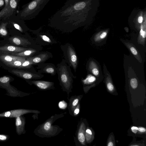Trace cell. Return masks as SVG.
<instances>
[{
	"label": "cell",
	"instance_id": "6da1fadb",
	"mask_svg": "<svg viewBox=\"0 0 146 146\" xmlns=\"http://www.w3.org/2000/svg\"><path fill=\"white\" fill-rule=\"evenodd\" d=\"M86 2L82 0H68L49 19V26L65 33L72 32L85 22Z\"/></svg>",
	"mask_w": 146,
	"mask_h": 146
},
{
	"label": "cell",
	"instance_id": "7a4b0ae2",
	"mask_svg": "<svg viewBox=\"0 0 146 146\" xmlns=\"http://www.w3.org/2000/svg\"><path fill=\"white\" fill-rule=\"evenodd\" d=\"M50 0H32L23 5L17 16L24 20L35 18Z\"/></svg>",
	"mask_w": 146,
	"mask_h": 146
},
{
	"label": "cell",
	"instance_id": "3957f363",
	"mask_svg": "<svg viewBox=\"0 0 146 146\" xmlns=\"http://www.w3.org/2000/svg\"><path fill=\"white\" fill-rule=\"evenodd\" d=\"M70 67L64 59H63L56 67L60 85L64 90L69 92L71 91L73 79L76 78L72 72Z\"/></svg>",
	"mask_w": 146,
	"mask_h": 146
},
{
	"label": "cell",
	"instance_id": "277c9868",
	"mask_svg": "<svg viewBox=\"0 0 146 146\" xmlns=\"http://www.w3.org/2000/svg\"><path fill=\"white\" fill-rule=\"evenodd\" d=\"M61 115H55L52 116L40 125L37 130V135L45 137L53 136L58 134L60 129H59L58 126L52 125V124L54 121L61 117Z\"/></svg>",
	"mask_w": 146,
	"mask_h": 146
},
{
	"label": "cell",
	"instance_id": "5b68a950",
	"mask_svg": "<svg viewBox=\"0 0 146 146\" xmlns=\"http://www.w3.org/2000/svg\"><path fill=\"white\" fill-rule=\"evenodd\" d=\"M60 48L66 63L76 72L78 67V60L74 47L71 44L67 43L61 45Z\"/></svg>",
	"mask_w": 146,
	"mask_h": 146
},
{
	"label": "cell",
	"instance_id": "8992f818",
	"mask_svg": "<svg viewBox=\"0 0 146 146\" xmlns=\"http://www.w3.org/2000/svg\"><path fill=\"white\" fill-rule=\"evenodd\" d=\"M9 0H5L4 6L0 11V20L8 18L17 13V5L14 3L9 2Z\"/></svg>",
	"mask_w": 146,
	"mask_h": 146
},
{
	"label": "cell",
	"instance_id": "52a82bcc",
	"mask_svg": "<svg viewBox=\"0 0 146 146\" xmlns=\"http://www.w3.org/2000/svg\"><path fill=\"white\" fill-rule=\"evenodd\" d=\"M13 74L26 80L38 79L42 78L44 75L38 72L26 71L22 70L14 69L11 71Z\"/></svg>",
	"mask_w": 146,
	"mask_h": 146
},
{
	"label": "cell",
	"instance_id": "ba28073f",
	"mask_svg": "<svg viewBox=\"0 0 146 146\" xmlns=\"http://www.w3.org/2000/svg\"><path fill=\"white\" fill-rule=\"evenodd\" d=\"M8 19V25H10L21 32L26 31L28 29L24 20L19 18L16 14L11 16Z\"/></svg>",
	"mask_w": 146,
	"mask_h": 146
},
{
	"label": "cell",
	"instance_id": "9c48e42d",
	"mask_svg": "<svg viewBox=\"0 0 146 146\" xmlns=\"http://www.w3.org/2000/svg\"><path fill=\"white\" fill-rule=\"evenodd\" d=\"M40 111L36 110L19 109L7 111L0 113V117H17L29 113H39Z\"/></svg>",
	"mask_w": 146,
	"mask_h": 146
},
{
	"label": "cell",
	"instance_id": "30bf717a",
	"mask_svg": "<svg viewBox=\"0 0 146 146\" xmlns=\"http://www.w3.org/2000/svg\"><path fill=\"white\" fill-rule=\"evenodd\" d=\"M38 72L40 73H45L54 76L57 73V68L52 63H41L36 65Z\"/></svg>",
	"mask_w": 146,
	"mask_h": 146
},
{
	"label": "cell",
	"instance_id": "8fae6325",
	"mask_svg": "<svg viewBox=\"0 0 146 146\" xmlns=\"http://www.w3.org/2000/svg\"><path fill=\"white\" fill-rule=\"evenodd\" d=\"M53 57L51 53L48 51H44L39 52L35 56L29 57L34 65L44 63L48 59Z\"/></svg>",
	"mask_w": 146,
	"mask_h": 146
},
{
	"label": "cell",
	"instance_id": "7c38bea8",
	"mask_svg": "<svg viewBox=\"0 0 146 146\" xmlns=\"http://www.w3.org/2000/svg\"><path fill=\"white\" fill-rule=\"evenodd\" d=\"M41 28L40 27L38 29L35 31L36 34V41L39 43L42 44L43 42V45L52 44L56 43V42L51 37V36L47 34L39 33Z\"/></svg>",
	"mask_w": 146,
	"mask_h": 146
},
{
	"label": "cell",
	"instance_id": "4fadbf2b",
	"mask_svg": "<svg viewBox=\"0 0 146 146\" xmlns=\"http://www.w3.org/2000/svg\"><path fill=\"white\" fill-rule=\"evenodd\" d=\"M42 49L40 46L36 47L29 48L27 50L23 51L17 53H12L10 54L21 57L27 58L34 56L38 54Z\"/></svg>",
	"mask_w": 146,
	"mask_h": 146
},
{
	"label": "cell",
	"instance_id": "5bb4252c",
	"mask_svg": "<svg viewBox=\"0 0 146 146\" xmlns=\"http://www.w3.org/2000/svg\"><path fill=\"white\" fill-rule=\"evenodd\" d=\"M27 82L31 85H34L41 90H46L54 88V83L52 82L35 80H28Z\"/></svg>",
	"mask_w": 146,
	"mask_h": 146
},
{
	"label": "cell",
	"instance_id": "9a60e30c",
	"mask_svg": "<svg viewBox=\"0 0 146 146\" xmlns=\"http://www.w3.org/2000/svg\"><path fill=\"white\" fill-rule=\"evenodd\" d=\"M29 48L6 45L0 47V52L3 54H10L21 52L26 50Z\"/></svg>",
	"mask_w": 146,
	"mask_h": 146
},
{
	"label": "cell",
	"instance_id": "2e32d148",
	"mask_svg": "<svg viewBox=\"0 0 146 146\" xmlns=\"http://www.w3.org/2000/svg\"><path fill=\"white\" fill-rule=\"evenodd\" d=\"M10 42L15 45L28 47L32 44L28 39L19 36H15L9 38Z\"/></svg>",
	"mask_w": 146,
	"mask_h": 146
},
{
	"label": "cell",
	"instance_id": "e0dca14e",
	"mask_svg": "<svg viewBox=\"0 0 146 146\" xmlns=\"http://www.w3.org/2000/svg\"><path fill=\"white\" fill-rule=\"evenodd\" d=\"M25 119L23 116L21 115L16 117L15 121L16 131L18 135H21L25 133Z\"/></svg>",
	"mask_w": 146,
	"mask_h": 146
},
{
	"label": "cell",
	"instance_id": "ac0fdd59",
	"mask_svg": "<svg viewBox=\"0 0 146 146\" xmlns=\"http://www.w3.org/2000/svg\"><path fill=\"white\" fill-rule=\"evenodd\" d=\"M88 70L94 76L98 77L100 75V71L98 65L94 60L89 61L87 64Z\"/></svg>",
	"mask_w": 146,
	"mask_h": 146
},
{
	"label": "cell",
	"instance_id": "d6986e66",
	"mask_svg": "<svg viewBox=\"0 0 146 146\" xmlns=\"http://www.w3.org/2000/svg\"><path fill=\"white\" fill-rule=\"evenodd\" d=\"M122 42L136 59L140 62L141 63L142 61L141 57L135 46L133 44L129 42H125L123 41Z\"/></svg>",
	"mask_w": 146,
	"mask_h": 146
},
{
	"label": "cell",
	"instance_id": "ffe728a7",
	"mask_svg": "<svg viewBox=\"0 0 146 146\" xmlns=\"http://www.w3.org/2000/svg\"><path fill=\"white\" fill-rule=\"evenodd\" d=\"M85 125L83 122H82L78 130V138L79 141L82 145H84L85 144Z\"/></svg>",
	"mask_w": 146,
	"mask_h": 146
},
{
	"label": "cell",
	"instance_id": "44dd1931",
	"mask_svg": "<svg viewBox=\"0 0 146 146\" xmlns=\"http://www.w3.org/2000/svg\"><path fill=\"white\" fill-rule=\"evenodd\" d=\"M24 57L16 56L8 54H3L0 55V60L5 64L22 58Z\"/></svg>",
	"mask_w": 146,
	"mask_h": 146
},
{
	"label": "cell",
	"instance_id": "7402d4cb",
	"mask_svg": "<svg viewBox=\"0 0 146 146\" xmlns=\"http://www.w3.org/2000/svg\"><path fill=\"white\" fill-rule=\"evenodd\" d=\"M8 25V18L0 20V35L6 36L8 34L7 27Z\"/></svg>",
	"mask_w": 146,
	"mask_h": 146
},
{
	"label": "cell",
	"instance_id": "603a6c76",
	"mask_svg": "<svg viewBox=\"0 0 146 146\" xmlns=\"http://www.w3.org/2000/svg\"><path fill=\"white\" fill-rule=\"evenodd\" d=\"M105 65H104V75L106 77V80L107 82V86L108 90L110 91H112L114 88V86L111 82L110 81L111 80L110 75L109 72L106 70L107 69Z\"/></svg>",
	"mask_w": 146,
	"mask_h": 146
},
{
	"label": "cell",
	"instance_id": "cb8c5ba5",
	"mask_svg": "<svg viewBox=\"0 0 146 146\" xmlns=\"http://www.w3.org/2000/svg\"><path fill=\"white\" fill-rule=\"evenodd\" d=\"M27 58L25 57H23L21 58L15 60L5 64L9 66L19 68Z\"/></svg>",
	"mask_w": 146,
	"mask_h": 146
},
{
	"label": "cell",
	"instance_id": "d4e9b609",
	"mask_svg": "<svg viewBox=\"0 0 146 146\" xmlns=\"http://www.w3.org/2000/svg\"><path fill=\"white\" fill-rule=\"evenodd\" d=\"M145 27L141 28L137 38V42L139 44L144 45L146 36Z\"/></svg>",
	"mask_w": 146,
	"mask_h": 146
},
{
	"label": "cell",
	"instance_id": "484cf974",
	"mask_svg": "<svg viewBox=\"0 0 146 146\" xmlns=\"http://www.w3.org/2000/svg\"><path fill=\"white\" fill-rule=\"evenodd\" d=\"M108 34L107 31H103L96 34L94 37V40L95 42H99L106 37Z\"/></svg>",
	"mask_w": 146,
	"mask_h": 146
},
{
	"label": "cell",
	"instance_id": "4316f807",
	"mask_svg": "<svg viewBox=\"0 0 146 146\" xmlns=\"http://www.w3.org/2000/svg\"><path fill=\"white\" fill-rule=\"evenodd\" d=\"M33 65L29 57H27L23 62L21 66L19 68L30 69L33 68Z\"/></svg>",
	"mask_w": 146,
	"mask_h": 146
},
{
	"label": "cell",
	"instance_id": "83f0119b",
	"mask_svg": "<svg viewBox=\"0 0 146 146\" xmlns=\"http://www.w3.org/2000/svg\"><path fill=\"white\" fill-rule=\"evenodd\" d=\"M96 80V78L95 77L93 76L92 75L89 74L88 75L85 79H84L82 81L84 84H88L92 83L95 81Z\"/></svg>",
	"mask_w": 146,
	"mask_h": 146
},
{
	"label": "cell",
	"instance_id": "f1b7e54d",
	"mask_svg": "<svg viewBox=\"0 0 146 146\" xmlns=\"http://www.w3.org/2000/svg\"><path fill=\"white\" fill-rule=\"evenodd\" d=\"M11 79L9 77L6 76L0 78V85L4 87L5 86L9 84Z\"/></svg>",
	"mask_w": 146,
	"mask_h": 146
},
{
	"label": "cell",
	"instance_id": "f546056e",
	"mask_svg": "<svg viewBox=\"0 0 146 146\" xmlns=\"http://www.w3.org/2000/svg\"><path fill=\"white\" fill-rule=\"evenodd\" d=\"M71 101L70 105L72 111H73L78 103L79 99L78 98H74Z\"/></svg>",
	"mask_w": 146,
	"mask_h": 146
},
{
	"label": "cell",
	"instance_id": "4dcf8cb0",
	"mask_svg": "<svg viewBox=\"0 0 146 146\" xmlns=\"http://www.w3.org/2000/svg\"><path fill=\"white\" fill-rule=\"evenodd\" d=\"M92 134V132L90 129H87L86 130L85 137L87 142H89L91 140Z\"/></svg>",
	"mask_w": 146,
	"mask_h": 146
},
{
	"label": "cell",
	"instance_id": "1f68e13d",
	"mask_svg": "<svg viewBox=\"0 0 146 146\" xmlns=\"http://www.w3.org/2000/svg\"><path fill=\"white\" fill-rule=\"evenodd\" d=\"M130 84L131 86L133 89H135L137 88L138 85L137 80L136 78H133L130 80Z\"/></svg>",
	"mask_w": 146,
	"mask_h": 146
},
{
	"label": "cell",
	"instance_id": "d6a6232c",
	"mask_svg": "<svg viewBox=\"0 0 146 146\" xmlns=\"http://www.w3.org/2000/svg\"><path fill=\"white\" fill-rule=\"evenodd\" d=\"M67 103L64 101L60 102L58 104L59 107L61 109H64L67 107Z\"/></svg>",
	"mask_w": 146,
	"mask_h": 146
},
{
	"label": "cell",
	"instance_id": "836d02e7",
	"mask_svg": "<svg viewBox=\"0 0 146 146\" xmlns=\"http://www.w3.org/2000/svg\"><path fill=\"white\" fill-rule=\"evenodd\" d=\"M79 106V104L78 105L74 110V115H77L79 113L80 111Z\"/></svg>",
	"mask_w": 146,
	"mask_h": 146
},
{
	"label": "cell",
	"instance_id": "e575fe53",
	"mask_svg": "<svg viewBox=\"0 0 146 146\" xmlns=\"http://www.w3.org/2000/svg\"><path fill=\"white\" fill-rule=\"evenodd\" d=\"M7 136L4 135L0 134V141H4L7 139Z\"/></svg>",
	"mask_w": 146,
	"mask_h": 146
},
{
	"label": "cell",
	"instance_id": "d590c367",
	"mask_svg": "<svg viewBox=\"0 0 146 146\" xmlns=\"http://www.w3.org/2000/svg\"><path fill=\"white\" fill-rule=\"evenodd\" d=\"M131 129L132 131L135 133H136L138 131V128L135 126H133L131 127Z\"/></svg>",
	"mask_w": 146,
	"mask_h": 146
},
{
	"label": "cell",
	"instance_id": "8d00e7d4",
	"mask_svg": "<svg viewBox=\"0 0 146 146\" xmlns=\"http://www.w3.org/2000/svg\"><path fill=\"white\" fill-rule=\"evenodd\" d=\"M5 4V0H0V8H3Z\"/></svg>",
	"mask_w": 146,
	"mask_h": 146
},
{
	"label": "cell",
	"instance_id": "74e56055",
	"mask_svg": "<svg viewBox=\"0 0 146 146\" xmlns=\"http://www.w3.org/2000/svg\"><path fill=\"white\" fill-rule=\"evenodd\" d=\"M138 131L141 132H144L146 131V129L143 127H139L138 128Z\"/></svg>",
	"mask_w": 146,
	"mask_h": 146
},
{
	"label": "cell",
	"instance_id": "f35d334b",
	"mask_svg": "<svg viewBox=\"0 0 146 146\" xmlns=\"http://www.w3.org/2000/svg\"><path fill=\"white\" fill-rule=\"evenodd\" d=\"M143 20V18L142 16H139L138 18V22L140 23H142Z\"/></svg>",
	"mask_w": 146,
	"mask_h": 146
},
{
	"label": "cell",
	"instance_id": "ab89813d",
	"mask_svg": "<svg viewBox=\"0 0 146 146\" xmlns=\"http://www.w3.org/2000/svg\"><path fill=\"white\" fill-rule=\"evenodd\" d=\"M113 144L111 142H109L108 145V146H113Z\"/></svg>",
	"mask_w": 146,
	"mask_h": 146
},
{
	"label": "cell",
	"instance_id": "60d3db41",
	"mask_svg": "<svg viewBox=\"0 0 146 146\" xmlns=\"http://www.w3.org/2000/svg\"><path fill=\"white\" fill-rule=\"evenodd\" d=\"M19 0V1H20V0Z\"/></svg>",
	"mask_w": 146,
	"mask_h": 146
}]
</instances>
